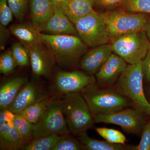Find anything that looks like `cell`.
<instances>
[{"label": "cell", "mask_w": 150, "mask_h": 150, "mask_svg": "<svg viewBox=\"0 0 150 150\" xmlns=\"http://www.w3.org/2000/svg\"><path fill=\"white\" fill-rule=\"evenodd\" d=\"M11 51L18 66L25 67L29 64L30 58L29 51L21 42H16L13 44Z\"/></svg>", "instance_id": "cell-26"}, {"label": "cell", "mask_w": 150, "mask_h": 150, "mask_svg": "<svg viewBox=\"0 0 150 150\" xmlns=\"http://www.w3.org/2000/svg\"><path fill=\"white\" fill-rule=\"evenodd\" d=\"M123 10L130 13L150 14V0H123Z\"/></svg>", "instance_id": "cell-24"}, {"label": "cell", "mask_w": 150, "mask_h": 150, "mask_svg": "<svg viewBox=\"0 0 150 150\" xmlns=\"http://www.w3.org/2000/svg\"><path fill=\"white\" fill-rule=\"evenodd\" d=\"M31 23L39 30L51 18L54 12L50 0H30Z\"/></svg>", "instance_id": "cell-16"}, {"label": "cell", "mask_w": 150, "mask_h": 150, "mask_svg": "<svg viewBox=\"0 0 150 150\" xmlns=\"http://www.w3.org/2000/svg\"><path fill=\"white\" fill-rule=\"evenodd\" d=\"M46 98L36 85L27 82L22 87L7 109L15 114H20L31 105Z\"/></svg>", "instance_id": "cell-14"}, {"label": "cell", "mask_w": 150, "mask_h": 150, "mask_svg": "<svg viewBox=\"0 0 150 150\" xmlns=\"http://www.w3.org/2000/svg\"><path fill=\"white\" fill-rule=\"evenodd\" d=\"M70 132L59 100H51L45 115L34 126V139L56 135H69Z\"/></svg>", "instance_id": "cell-8"}, {"label": "cell", "mask_w": 150, "mask_h": 150, "mask_svg": "<svg viewBox=\"0 0 150 150\" xmlns=\"http://www.w3.org/2000/svg\"><path fill=\"white\" fill-rule=\"evenodd\" d=\"M43 32L53 35H77L74 24L71 21L64 11L54 8V13L48 21L39 29Z\"/></svg>", "instance_id": "cell-15"}, {"label": "cell", "mask_w": 150, "mask_h": 150, "mask_svg": "<svg viewBox=\"0 0 150 150\" xmlns=\"http://www.w3.org/2000/svg\"><path fill=\"white\" fill-rule=\"evenodd\" d=\"M13 124L15 128L26 144L34 139V125L28 121L22 115L20 114H16Z\"/></svg>", "instance_id": "cell-23"}, {"label": "cell", "mask_w": 150, "mask_h": 150, "mask_svg": "<svg viewBox=\"0 0 150 150\" xmlns=\"http://www.w3.org/2000/svg\"><path fill=\"white\" fill-rule=\"evenodd\" d=\"M127 66V63L123 59L112 53L95 74L98 85L107 87L115 83Z\"/></svg>", "instance_id": "cell-11"}, {"label": "cell", "mask_w": 150, "mask_h": 150, "mask_svg": "<svg viewBox=\"0 0 150 150\" xmlns=\"http://www.w3.org/2000/svg\"><path fill=\"white\" fill-rule=\"evenodd\" d=\"M54 5V8L64 11L66 13L69 0H50Z\"/></svg>", "instance_id": "cell-36"}, {"label": "cell", "mask_w": 150, "mask_h": 150, "mask_svg": "<svg viewBox=\"0 0 150 150\" xmlns=\"http://www.w3.org/2000/svg\"><path fill=\"white\" fill-rule=\"evenodd\" d=\"M69 135L63 136L54 146L52 150H80L86 149L80 142Z\"/></svg>", "instance_id": "cell-28"}, {"label": "cell", "mask_w": 150, "mask_h": 150, "mask_svg": "<svg viewBox=\"0 0 150 150\" xmlns=\"http://www.w3.org/2000/svg\"><path fill=\"white\" fill-rule=\"evenodd\" d=\"M61 103L70 133L79 136L93 127V116L81 93L65 94Z\"/></svg>", "instance_id": "cell-3"}, {"label": "cell", "mask_w": 150, "mask_h": 150, "mask_svg": "<svg viewBox=\"0 0 150 150\" xmlns=\"http://www.w3.org/2000/svg\"><path fill=\"white\" fill-rule=\"evenodd\" d=\"M26 144L14 126L11 129L8 139L2 145H0L1 150H18L22 149Z\"/></svg>", "instance_id": "cell-27"}, {"label": "cell", "mask_w": 150, "mask_h": 150, "mask_svg": "<svg viewBox=\"0 0 150 150\" xmlns=\"http://www.w3.org/2000/svg\"><path fill=\"white\" fill-rule=\"evenodd\" d=\"M81 93L92 115L112 113L133 104L131 100L116 91L98 88L95 84L90 86Z\"/></svg>", "instance_id": "cell-5"}, {"label": "cell", "mask_w": 150, "mask_h": 150, "mask_svg": "<svg viewBox=\"0 0 150 150\" xmlns=\"http://www.w3.org/2000/svg\"><path fill=\"white\" fill-rule=\"evenodd\" d=\"M144 78L142 62L128 65L116 81L115 91L131 100L137 108L150 115V103L143 87Z\"/></svg>", "instance_id": "cell-2"}, {"label": "cell", "mask_w": 150, "mask_h": 150, "mask_svg": "<svg viewBox=\"0 0 150 150\" xmlns=\"http://www.w3.org/2000/svg\"><path fill=\"white\" fill-rule=\"evenodd\" d=\"M42 44L27 48L30 65L35 76L49 77L56 60L50 51H46Z\"/></svg>", "instance_id": "cell-12"}, {"label": "cell", "mask_w": 150, "mask_h": 150, "mask_svg": "<svg viewBox=\"0 0 150 150\" xmlns=\"http://www.w3.org/2000/svg\"><path fill=\"white\" fill-rule=\"evenodd\" d=\"M13 16L7 0H0V24L7 27L12 21Z\"/></svg>", "instance_id": "cell-31"}, {"label": "cell", "mask_w": 150, "mask_h": 150, "mask_svg": "<svg viewBox=\"0 0 150 150\" xmlns=\"http://www.w3.org/2000/svg\"><path fill=\"white\" fill-rule=\"evenodd\" d=\"M40 36L56 62L64 67L74 64L87 51L88 47L77 35L41 33Z\"/></svg>", "instance_id": "cell-1"}, {"label": "cell", "mask_w": 150, "mask_h": 150, "mask_svg": "<svg viewBox=\"0 0 150 150\" xmlns=\"http://www.w3.org/2000/svg\"><path fill=\"white\" fill-rule=\"evenodd\" d=\"M14 17L19 21L24 18L29 0H7Z\"/></svg>", "instance_id": "cell-30"}, {"label": "cell", "mask_w": 150, "mask_h": 150, "mask_svg": "<svg viewBox=\"0 0 150 150\" xmlns=\"http://www.w3.org/2000/svg\"><path fill=\"white\" fill-rule=\"evenodd\" d=\"M95 130L100 137L108 142L112 144H125L126 137L118 130L105 127H98L96 128Z\"/></svg>", "instance_id": "cell-25"}, {"label": "cell", "mask_w": 150, "mask_h": 150, "mask_svg": "<svg viewBox=\"0 0 150 150\" xmlns=\"http://www.w3.org/2000/svg\"><path fill=\"white\" fill-rule=\"evenodd\" d=\"M123 0H96L100 5L104 7L112 6L121 3Z\"/></svg>", "instance_id": "cell-37"}, {"label": "cell", "mask_w": 150, "mask_h": 150, "mask_svg": "<svg viewBox=\"0 0 150 150\" xmlns=\"http://www.w3.org/2000/svg\"><path fill=\"white\" fill-rule=\"evenodd\" d=\"M110 39L128 33L145 31L150 17L147 14L130 13L122 10L101 13Z\"/></svg>", "instance_id": "cell-4"}, {"label": "cell", "mask_w": 150, "mask_h": 150, "mask_svg": "<svg viewBox=\"0 0 150 150\" xmlns=\"http://www.w3.org/2000/svg\"><path fill=\"white\" fill-rule=\"evenodd\" d=\"M74 24L78 36L88 47L93 48L110 42L101 13L94 10Z\"/></svg>", "instance_id": "cell-7"}, {"label": "cell", "mask_w": 150, "mask_h": 150, "mask_svg": "<svg viewBox=\"0 0 150 150\" xmlns=\"http://www.w3.org/2000/svg\"><path fill=\"white\" fill-rule=\"evenodd\" d=\"M112 53L110 43L93 47L83 56L81 68L89 75L96 74Z\"/></svg>", "instance_id": "cell-13"}, {"label": "cell", "mask_w": 150, "mask_h": 150, "mask_svg": "<svg viewBox=\"0 0 150 150\" xmlns=\"http://www.w3.org/2000/svg\"><path fill=\"white\" fill-rule=\"evenodd\" d=\"M16 114L8 109H4V117L7 122H13Z\"/></svg>", "instance_id": "cell-38"}, {"label": "cell", "mask_w": 150, "mask_h": 150, "mask_svg": "<svg viewBox=\"0 0 150 150\" xmlns=\"http://www.w3.org/2000/svg\"><path fill=\"white\" fill-rule=\"evenodd\" d=\"M18 66L12 51L9 50L3 52L0 56V72L5 75L11 74Z\"/></svg>", "instance_id": "cell-29"}, {"label": "cell", "mask_w": 150, "mask_h": 150, "mask_svg": "<svg viewBox=\"0 0 150 150\" xmlns=\"http://www.w3.org/2000/svg\"><path fill=\"white\" fill-rule=\"evenodd\" d=\"M78 136L80 142L89 150H123L126 148L123 145L110 143L106 141L95 139L89 137L86 132Z\"/></svg>", "instance_id": "cell-21"}, {"label": "cell", "mask_w": 150, "mask_h": 150, "mask_svg": "<svg viewBox=\"0 0 150 150\" xmlns=\"http://www.w3.org/2000/svg\"><path fill=\"white\" fill-rule=\"evenodd\" d=\"M131 149L150 150V121L145 124L141 140L139 144L136 146L131 147Z\"/></svg>", "instance_id": "cell-32"}, {"label": "cell", "mask_w": 150, "mask_h": 150, "mask_svg": "<svg viewBox=\"0 0 150 150\" xmlns=\"http://www.w3.org/2000/svg\"><path fill=\"white\" fill-rule=\"evenodd\" d=\"M11 128L7 123L0 128V145H2L8 139Z\"/></svg>", "instance_id": "cell-35"}, {"label": "cell", "mask_w": 150, "mask_h": 150, "mask_svg": "<svg viewBox=\"0 0 150 150\" xmlns=\"http://www.w3.org/2000/svg\"><path fill=\"white\" fill-rule=\"evenodd\" d=\"M142 67L144 78L150 83V46L144 59L142 61Z\"/></svg>", "instance_id": "cell-33"}, {"label": "cell", "mask_w": 150, "mask_h": 150, "mask_svg": "<svg viewBox=\"0 0 150 150\" xmlns=\"http://www.w3.org/2000/svg\"><path fill=\"white\" fill-rule=\"evenodd\" d=\"M112 53L129 64H135L144 59L150 41L145 31L128 33L110 39Z\"/></svg>", "instance_id": "cell-6"}, {"label": "cell", "mask_w": 150, "mask_h": 150, "mask_svg": "<svg viewBox=\"0 0 150 150\" xmlns=\"http://www.w3.org/2000/svg\"><path fill=\"white\" fill-rule=\"evenodd\" d=\"M27 82L26 78L17 77L5 83L0 89V108L7 109L15 98L20 90Z\"/></svg>", "instance_id": "cell-18"}, {"label": "cell", "mask_w": 150, "mask_h": 150, "mask_svg": "<svg viewBox=\"0 0 150 150\" xmlns=\"http://www.w3.org/2000/svg\"><path fill=\"white\" fill-rule=\"evenodd\" d=\"M11 33L10 29L0 24V48L4 50Z\"/></svg>", "instance_id": "cell-34"}, {"label": "cell", "mask_w": 150, "mask_h": 150, "mask_svg": "<svg viewBox=\"0 0 150 150\" xmlns=\"http://www.w3.org/2000/svg\"><path fill=\"white\" fill-rule=\"evenodd\" d=\"M142 112L138 108H127L108 114L93 115L95 123H110L120 126L126 132L139 133L145 125Z\"/></svg>", "instance_id": "cell-9"}, {"label": "cell", "mask_w": 150, "mask_h": 150, "mask_svg": "<svg viewBox=\"0 0 150 150\" xmlns=\"http://www.w3.org/2000/svg\"><path fill=\"white\" fill-rule=\"evenodd\" d=\"M51 100L46 98L31 105L20 114L28 121L35 125L45 115Z\"/></svg>", "instance_id": "cell-20"}, {"label": "cell", "mask_w": 150, "mask_h": 150, "mask_svg": "<svg viewBox=\"0 0 150 150\" xmlns=\"http://www.w3.org/2000/svg\"><path fill=\"white\" fill-rule=\"evenodd\" d=\"M96 78L80 71H60L55 77V86L61 93L67 94L81 93L90 86L95 84Z\"/></svg>", "instance_id": "cell-10"}, {"label": "cell", "mask_w": 150, "mask_h": 150, "mask_svg": "<svg viewBox=\"0 0 150 150\" xmlns=\"http://www.w3.org/2000/svg\"><path fill=\"white\" fill-rule=\"evenodd\" d=\"M11 33L14 35L26 48L42 44L41 32L32 23L13 25L9 28Z\"/></svg>", "instance_id": "cell-17"}, {"label": "cell", "mask_w": 150, "mask_h": 150, "mask_svg": "<svg viewBox=\"0 0 150 150\" xmlns=\"http://www.w3.org/2000/svg\"><path fill=\"white\" fill-rule=\"evenodd\" d=\"M63 136L49 135L33 139L27 144L25 145L22 149L24 150H52Z\"/></svg>", "instance_id": "cell-22"}, {"label": "cell", "mask_w": 150, "mask_h": 150, "mask_svg": "<svg viewBox=\"0 0 150 150\" xmlns=\"http://www.w3.org/2000/svg\"><path fill=\"white\" fill-rule=\"evenodd\" d=\"M145 31L150 41V17Z\"/></svg>", "instance_id": "cell-39"}, {"label": "cell", "mask_w": 150, "mask_h": 150, "mask_svg": "<svg viewBox=\"0 0 150 150\" xmlns=\"http://www.w3.org/2000/svg\"><path fill=\"white\" fill-rule=\"evenodd\" d=\"M96 0H69L66 15L74 24L79 19L94 11Z\"/></svg>", "instance_id": "cell-19"}]
</instances>
